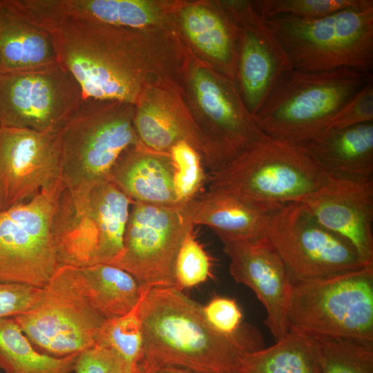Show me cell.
<instances>
[{
	"label": "cell",
	"instance_id": "d6a6232c",
	"mask_svg": "<svg viewBox=\"0 0 373 373\" xmlns=\"http://www.w3.org/2000/svg\"><path fill=\"white\" fill-rule=\"evenodd\" d=\"M212 265L211 257L196 240L192 229L176 256L173 287L182 291L205 282L211 276Z\"/></svg>",
	"mask_w": 373,
	"mask_h": 373
},
{
	"label": "cell",
	"instance_id": "e575fe53",
	"mask_svg": "<svg viewBox=\"0 0 373 373\" xmlns=\"http://www.w3.org/2000/svg\"><path fill=\"white\" fill-rule=\"evenodd\" d=\"M369 122H373V75L323 131L343 129Z\"/></svg>",
	"mask_w": 373,
	"mask_h": 373
},
{
	"label": "cell",
	"instance_id": "8d00e7d4",
	"mask_svg": "<svg viewBox=\"0 0 373 373\" xmlns=\"http://www.w3.org/2000/svg\"><path fill=\"white\" fill-rule=\"evenodd\" d=\"M73 373H124L118 356L109 348L95 345L78 356Z\"/></svg>",
	"mask_w": 373,
	"mask_h": 373
},
{
	"label": "cell",
	"instance_id": "4fadbf2b",
	"mask_svg": "<svg viewBox=\"0 0 373 373\" xmlns=\"http://www.w3.org/2000/svg\"><path fill=\"white\" fill-rule=\"evenodd\" d=\"M193 227L186 206L133 201L123 252L113 265L130 273L143 288L174 287L176 256Z\"/></svg>",
	"mask_w": 373,
	"mask_h": 373
},
{
	"label": "cell",
	"instance_id": "7a4b0ae2",
	"mask_svg": "<svg viewBox=\"0 0 373 373\" xmlns=\"http://www.w3.org/2000/svg\"><path fill=\"white\" fill-rule=\"evenodd\" d=\"M143 334L137 373L176 367L199 373H236L242 358L264 345L216 331L203 306L173 287L144 288L139 303Z\"/></svg>",
	"mask_w": 373,
	"mask_h": 373
},
{
	"label": "cell",
	"instance_id": "30bf717a",
	"mask_svg": "<svg viewBox=\"0 0 373 373\" xmlns=\"http://www.w3.org/2000/svg\"><path fill=\"white\" fill-rule=\"evenodd\" d=\"M265 236L283 260L292 283L365 267L354 247L320 224L300 202L272 212Z\"/></svg>",
	"mask_w": 373,
	"mask_h": 373
},
{
	"label": "cell",
	"instance_id": "cb8c5ba5",
	"mask_svg": "<svg viewBox=\"0 0 373 373\" xmlns=\"http://www.w3.org/2000/svg\"><path fill=\"white\" fill-rule=\"evenodd\" d=\"M52 37L12 0H0V73L26 71L57 63Z\"/></svg>",
	"mask_w": 373,
	"mask_h": 373
},
{
	"label": "cell",
	"instance_id": "277c9868",
	"mask_svg": "<svg viewBox=\"0 0 373 373\" xmlns=\"http://www.w3.org/2000/svg\"><path fill=\"white\" fill-rule=\"evenodd\" d=\"M371 76L372 73L350 68L292 69L254 114V120L268 137L302 144L321 132Z\"/></svg>",
	"mask_w": 373,
	"mask_h": 373
},
{
	"label": "cell",
	"instance_id": "d590c367",
	"mask_svg": "<svg viewBox=\"0 0 373 373\" xmlns=\"http://www.w3.org/2000/svg\"><path fill=\"white\" fill-rule=\"evenodd\" d=\"M44 294V288L0 282V319L13 318L33 309Z\"/></svg>",
	"mask_w": 373,
	"mask_h": 373
},
{
	"label": "cell",
	"instance_id": "3957f363",
	"mask_svg": "<svg viewBox=\"0 0 373 373\" xmlns=\"http://www.w3.org/2000/svg\"><path fill=\"white\" fill-rule=\"evenodd\" d=\"M133 202L111 180L76 189L65 186L52 225L60 267L115 264L123 252Z\"/></svg>",
	"mask_w": 373,
	"mask_h": 373
},
{
	"label": "cell",
	"instance_id": "9a60e30c",
	"mask_svg": "<svg viewBox=\"0 0 373 373\" xmlns=\"http://www.w3.org/2000/svg\"><path fill=\"white\" fill-rule=\"evenodd\" d=\"M221 4L236 28V83L245 106L254 115L280 79L293 68L251 1H225Z\"/></svg>",
	"mask_w": 373,
	"mask_h": 373
},
{
	"label": "cell",
	"instance_id": "7402d4cb",
	"mask_svg": "<svg viewBox=\"0 0 373 373\" xmlns=\"http://www.w3.org/2000/svg\"><path fill=\"white\" fill-rule=\"evenodd\" d=\"M299 145L329 176L372 179L373 122L323 131Z\"/></svg>",
	"mask_w": 373,
	"mask_h": 373
},
{
	"label": "cell",
	"instance_id": "7c38bea8",
	"mask_svg": "<svg viewBox=\"0 0 373 373\" xmlns=\"http://www.w3.org/2000/svg\"><path fill=\"white\" fill-rule=\"evenodd\" d=\"M13 318L37 351L55 357L94 347L106 320L79 291L69 266L59 268L35 307Z\"/></svg>",
	"mask_w": 373,
	"mask_h": 373
},
{
	"label": "cell",
	"instance_id": "f1b7e54d",
	"mask_svg": "<svg viewBox=\"0 0 373 373\" xmlns=\"http://www.w3.org/2000/svg\"><path fill=\"white\" fill-rule=\"evenodd\" d=\"M139 303L124 316L106 319L96 339L97 345L109 348L118 356L124 373H137L142 357L143 334Z\"/></svg>",
	"mask_w": 373,
	"mask_h": 373
},
{
	"label": "cell",
	"instance_id": "5b68a950",
	"mask_svg": "<svg viewBox=\"0 0 373 373\" xmlns=\"http://www.w3.org/2000/svg\"><path fill=\"white\" fill-rule=\"evenodd\" d=\"M327 178L301 145L268 137L209 172L207 182L274 212L301 202Z\"/></svg>",
	"mask_w": 373,
	"mask_h": 373
},
{
	"label": "cell",
	"instance_id": "d6986e66",
	"mask_svg": "<svg viewBox=\"0 0 373 373\" xmlns=\"http://www.w3.org/2000/svg\"><path fill=\"white\" fill-rule=\"evenodd\" d=\"M133 124L140 144L153 151L168 153L175 144L186 141L207 157L204 140L192 115L180 108L162 86L146 90L134 106Z\"/></svg>",
	"mask_w": 373,
	"mask_h": 373
},
{
	"label": "cell",
	"instance_id": "1f68e13d",
	"mask_svg": "<svg viewBox=\"0 0 373 373\" xmlns=\"http://www.w3.org/2000/svg\"><path fill=\"white\" fill-rule=\"evenodd\" d=\"M372 3V0H260L252 2L263 20L277 17L311 20Z\"/></svg>",
	"mask_w": 373,
	"mask_h": 373
},
{
	"label": "cell",
	"instance_id": "836d02e7",
	"mask_svg": "<svg viewBox=\"0 0 373 373\" xmlns=\"http://www.w3.org/2000/svg\"><path fill=\"white\" fill-rule=\"evenodd\" d=\"M203 311L209 323L221 334L264 345L258 330L242 324V313L235 299L215 296L203 306Z\"/></svg>",
	"mask_w": 373,
	"mask_h": 373
},
{
	"label": "cell",
	"instance_id": "8992f818",
	"mask_svg": "<svg viewBox=\"0 0 373 373\" xmlns=\"http://www.w3.org/2000/svg\"><path fill=\"white\" fill-rule=\"evenodd\" d=\"M264 21L294 70L350 68L372 73L373 3L311 20L277 17Z\"/></svg>",
	"mask_w": 373,
	"mask_h": 373
},
{
	"label": "cell",
	"instance_id": "ffe728a7",
	"mask_svg": "<svg viewBox=\"0 0 373 373\" xmlns=\"http://www.w3.org/2000/svg\"><path fill=\"white\" fill-rule=\"evenodd\" d=\"M193 224L209 227L223 243L265 236L272 211L232 193L208 189L186 205Z\"/></svg>",
	"mask_w": 373,
	"mask_h": 373
},
{
	"label": "cell",
	"instance_id": "74e56055",
	"mask_svg": "<svg viewBox=\"0 0 373 373\" xmlns=\"http://www.w3.org/2000/svg\"><path fill=\"white\" fill-rule=\"evenodd\" d=\"M143 373H199L192 370L176 367H162Z\"/></svg>",
	"mask_w": 373,
	"mask_h": 373
},
{
	"label": "cell",
	"instance_id": "d4e9b609",
	"mask_svg": "<svg viewBox=\"0 0 373 373\" xmlns=\"http://www.w3.org/2000/svg\"><path fill=\"white\" fill-rule=\"evenodd\" d=\"M179 19L192 44L216 70L236 82V28L222 4L187 6L181 10Z\"/></svg>",
	"mask_w": 373,
	"mask_h": 373
},
{
	"label": "cell",
	"instance_id": "e0dca14e",
	"mask_svg": "<svg viewBox=\"0 0 373 373\" xmlns=\"http://www.w3.org/2000/svg\"><path fill=\"white\" fill-rule=\"evenodd\" d=\"M323 227L347 241L373 267V179L329 176L300 202Z\"/></svg>",
	"mask_w": 373,
	"mask_h": 373
},
{
	"label": "cell",
	"instance_id": "484cf974",
	"mask_svg": "<svg viewBox=\"0 0 373 373\" xmlns=\"http://www.w3.org/2000/svg\"><path fill=\"white\" fill-rule=\"evenodd\" d=\"M70 271L79 291L105 319L119 317L139 303L144 289L128 271L111 264H95Z\"/></svg>",
	"mask_w": 373,
	"mask_h": 373
},
{
	"label": "cell",
	"instance_id": "2e32d148",
	"mask_svg": "<svg viewBox=\"0 0 373 373\" xmlns=\"http://www.w3.org/2000/svg\"><path fill=\"white\" fill-rule=\"evenodd\" d=\"M61 180L58 133L0 126V210L25 202Z\"/></svg>",
	"mask_w": 373,
	"mask_h": 373
},
{
	"label": "cell",
	"instance_id": "44dd1931",
	"mask_svg": "<svg viewBox=\"0 0 373 373\" xmlns=\"http://www.w3.org/2000/svg\"><path fill=\"white\" fill-rule=\"evenodd\" d=\"M23 8L34 19L70 17L135 30L159 26L165 18L158 3L146 0H26Z\"/></svg>",
	"mask_w": 373,
	"mask_h": 373
},
{
	"label": "cell",
	"instance_id": "52a82bcc",
	"mask_svg": "<svg viewBox=\"0 0 373 373\" xmlns=\"http://www.w3.org/2000/svg\"><path fill=\"white\" fill-rule=\"evenodd\" d=\"M134 105L85 98L58 132L61 179L76 189L109 180L113 166L140 144L133 124Z\"/></svg>",
	"mask_w": 373,
	"mask_h": 373
},
{
	"label": "cell",
	"instance_id": "8fae6325",
	"mask_svg": "<svg viewBox=\"0 0 373 373\" xmlns=\"http://www.w3.org/2000/svg\"><path fill=\"white\" fill-rule=\"evenodd\" d=\"M189 86L198 108L193 120L206 144L209 172L268 138L245 106L235 81L198 66L191 72Z\"/></svg>",
	"mask_w": 373,
	"mask_h": 373
},
{
	"label": "cell",
	"instance_id": "ba28073f",
	"mask_svg": "<svg viewBox=\"0 0 373 373\" xmlns=\"http://www.w3.org/2000/svg\"><path fill=\"white\" fill-rule=\"evenodd\" d=\"M287 321L314 337L373 345V267L292 283Z\"/></svg>",
	"mask_w": 373,
	"mask_h": 373
},
{
	"label": "cell",
	"instance_id": "ac0fdd59",
	"mask_svg": "<svg viewBox=\"0 0 373 373\" xmlns=\"http://www.w3.org/2000/svg\"><path fill=\"white\" fill-rule=\"evenodd\" d=\"M229 271L236 282L255 293L263 305L265 324L275 342L289 329L287 307L292 282L288 271L267 238L224 243Z\"/></svg>",
	"mask_w": 373,
	"mask_h": 373
},
{
	"label": "cell",
	"instance_id": "5bb4252c",
	"mask_svg": "<svg viewBox=\"0 0 373 373\" xmlns=\"http://www.w3.org/2000/svg\"><path fill=\"white\" fill-rule=\"evenodd\" d=\"M84 99L80 85L59 62L0 73V126L57 133Z\"/></svg>",
	"mask_w": 373,
	"mask_h": 373
},
{
	"label": "cell",
	"instance_id": "83f0119b",
	"mask_svg": "<svg viewBox=\"0 0 373 373\" xmlns=\"http://www.w3.org/2000/svg\"><path fill=\"white\" fill-rule=\"evenodd\" d=\"M79 354L55 357L41 353L13 318L0 319V368L4 373H73Z\"/></svg>",
	"mask_w": 373,
	"mask_h": 373
},
{
	"label": "cell",
	"instance_id": "6da1fadb",
	"mask_svg": "<svg viewBox=\"0 0 373 373\" xmlns=\"http://www.w3.org/2000/svg\"><path fill=\"white\" fill-rule=\"evenodd\" d=\"M34 23L52 37L59 64L75 77L85 98L135 105L148 89L162 86L168 48L151 45L146 30L64 17Z\"/></svg>",
	"mask_w": 373,
	"mask_h": 373
},
{
	"label": "cell",
	"instance_id": "603a6c76",
	"mask_svg": "<svg viewBox=\"0 0 373 373\" xmlns=\"http://www.w3.org/2000/svg\"><path fill=\"white\" fill-rule=\"evenodd\" d=\"M173 169L168 153L141 144L124 152L111 169L109 180L133 201L173 205Z\"/></svg>",
	"mask_w": 373,
	"mask_h": 373
},
{
	"label": "cell",
	"instance_id": "4dcf8cb0",
	"mask_svg": "<svg viewBox=\"0 0 373 373\" xmlns=\"http://www.w3.org/2000/svg\"><path fill=\"white\" fill-rule=\"evenodd\" d=\"M173 169V182L178 205L186 206L202 193L208 181L200 153L186 141L175 144L168 151Z\"/></svg>",
	"mask_w": 373,
	"mask_h": 373
},
{
	"label": "cell",
	"instance_id": "f546056e",
	"mask_svg": "<svg viewBox=\"0 0 373 373\" xmlns=\"http://www.w3.org/2000/svg\"><path fill=\"white\" fill-rule=\"evenodd\" d=\"M321 373H373V345L316 337Z\"/></svg>",
	"mask_w": 373,
	"mask_h": 373
},
{
	"label": "cell",
	"instance_id": "9c48e42d",
	"mask_svg": "<svg viewBox=\"0 0 373 373\" xmlns=\"http://www.w3.org/2000/svg\"><path fill=\"white\" fill-rule=\"evenodd\" d=\"M61 180L30 200L0 210V282L45 288L60 265L52 225Z\"/></svg>",
	"mask_w": 373,
	"mask_h": 373
},
{
	"label": "cell",
	"instance_id": "4316f807",
	"mask_svg": "<svg viewBox=\"0 0 373 373\" xmlns=\"http://www.w3.org/2000/svg\"><path fill=\"white\" fill-rule=\"evenodd\" d=\"M236 373H321L318 341L289 328L274 345L247 354Z\"/></svg>",
	"mask_w": 373,
	"mask_h": 373
}]
</instances>
